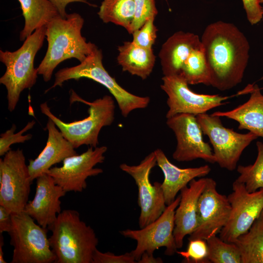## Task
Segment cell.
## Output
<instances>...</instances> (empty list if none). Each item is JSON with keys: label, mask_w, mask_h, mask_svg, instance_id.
Masks as SVG:
<instances>
[{"label": "cell", "mask_w": 263, "mask_h": 263, "mask_svg": "<svg viewBox=\"0 0 263 263\" xmlns=\"http://www.w3.org/2000/svg\"><path fill=\"white\" fill-rule=\"evenodd\" d=\"M201 41L209 85L224 91L240 83L249 58L250 45L244 33L232 23L217 21L206 27Z\"/></svg>", "instance_id": "1"}, {"label": "cell", "mask_w": 263, "mask_h": 263, "mask_svg": "<svg viewBox=\"0 0 263 263\" xmlns=\"http://www.w3.org/2000/svg\"><path fill=\"white\" fill-rule=\"evenodd\" d=\"M84 23L81 15L73 13L66 18L57 17L46 25L47 50L37 68L44 81L50 80L54 70L62 61L75 58L82 62L97 48L81 35Z\"/></svg>", "instance_id": "2"}, {"label": "cell", "mask_w": 263, "mask_h": 263, "mask_svg": "<svg viewBox=\"0 0 263 263\" xmlns=\"http://www.w3.org/2000/svg\"><path fill=\"white\" fill-rule=\"evenodd\" d=\"M48 230L52 232L49 239L55 263H92L98 240L78 211L62 210Z\"/></svg>", "instance_id": "3"}, {"label": "cell", "mask_w": 263, "mask_h": 263, "mask_svg": "<svg viewBox=\"0 0 263 263\" xmlns=\"http://www.w3.org/2000/svg\"><path fill=\"white\" fill-rule=\"evenodd\" d=\"M70 102L71 104L79 102L88 105L89 115L82 120L66 123L51 112L46 102L40 105V111L55 123L75 149L84 145L96 147L99 144L98 136L101 129L111 125L114 119L115 104L113 97L105 95L93 102H89L71 90Z\"/></svg>", "instance_id": "4"}, {"label": "cell", "mask_w": 263, "mask_h": 263, "mask_svg": "<svg viewBox=\"0 0 263 263\" xmlns=\"http://www.w3.org/2000/svg\"><path fill=\"white\" fill-rule=\"evenodd\" d=\"M46 31V26L36 29L15 51L0 50V60L6 66L0 83L7 90L8 109L10 112L15 109L21 92L36 83L38 72L34 67V60L43 45Z\"/></svg>", "instance_id": "5"}, {"label": "cell", "mask_w": 263, "mask_h": 263, "mask_svg": "<svg viewBox=\"0 0 263 263\" xmlns=\"http://www.w3.org/2000/svg\"><path fill=\"white\" fill-rule=\"evenodd\" d=\"M102 58L101 50L96 48L79 64L59 70L55 74L53 85L45 93L56 87L62 86L69 80L87 78L103 85L109 91L123 117H127L133 110L147 108L150 102V97L133 94L122 87L106 70Z\"/></svg>", "instance_id": "6"}, {"label": "cell", "mask_w": 263, "mask_h": 263, "mask_svg": "<svg viewBox=\"0 0 263 263\" xmlns=\"http://www.w3.org/2000/svg\"><path fill=\"white\" fill-rule=\"evenodd\" d=\"M12 225L8 233L13 247L11 263H52L56 256L44 228L24 211L12 213Z\"/></svg>", "instance_id": "7"}, {"label": "cell", "mask_w": 263, "mask_h": 263, "mask_svg": "<svg viewBox=\"0 0 263 263\" xmlns=\"http://www.w3.org/2000/svg\"><path fill=\"white\" fill-rule=\"evenodd\" d=\"M196 116L212 146L216 163L229 171L235 170L244 150L258 136L251 132L240 133L225 127L218 115L205 113Z\"/></svg>", "instance_id": "8"}, {"label": "cell", "mask_w": 263, "mask_h": 263, "mask_svg": "<svg viewBox=\"0 0 263 263\" xmlns=\"http://www.w3.org/2000/svg\"><path fill=\"white\" fill-rule=\"evenodd\" d=\"M32 183L22 150H10L0 158V205L12 213L23 211Z\"/></svg>", "instance_id": "9"}, {"label": "cell", "mask_w": 263, "mask_h": 263, "mask_svg": "<svg viewBox=\"0 0 263 263\" xmlns=\"http://www.w3.org/2000/svg\"><path fill=\"white\" fill-rule=\"evenodd\" d=\"M180 195L167 206L161 215L154 221L139 230L126 229L120 231L125 238L134 240L137 242L134 249L131 251L136 262L144 252L153 254L160 247L166 248L165 254L172 256L176 252L173 231L175 226L174 214L180 201Z\"/></svg>", "instance_id": "10"}, {"label": "cell", "mask_w": 263, "mask_h": 263, "mask_svg": "<svg viewBox=\"0 0 263 263\" xmlns=\"http://www.w3.org/2000/svg\"><path fill=\"white\" fill-rule=\"evenodd\" d=\"M157 165L154 151L151 152L137 165L126 163L120 169L134 179L138 188V204L140 207L138 224L140 228L157 219L165 210L167 205L161 188V183L150 180L151 169Z\"/></svg>", "instance_id": "11"}, {"label": "cell", "mask_w": 263, "mask_h": 263, "mask_svg": "<svg viewBox=\"0 0 263 263\" xmlns=\"http://www.w3.org/2000/svg\"><path fill=\"white\" fill-rule=\"evenodd\" d=\"M232 189L227 196L231 206L229 217L219 233V237L228 243H235L247 232L263 210V188L249 192L243 184L235 181Z\"/></svg>", "instance_id": "12"}, {"label": "cell", "mask_w": 263, "mask_h": 263, "mask_svg": "<svg viewBox=\"0 0 263 263\" xmlns=\"http://www.w3.org/2000/svg\"><path fill=\"white\" fill-rule=\"evenodd\" d=\"M107 150L106 146L90 147L81 154L65 158L61 167L51 168L47 172L55 183L66 192H82L87 187L86 180L103 172L95 168L98 164L103 163Z\"/></svg>", "instance_id": "13"}, {"label": "cell", "mask_w": 263, "mask_h": 263, "mask_svg": "<svg viewBox=\"0 0 263 263\" xmlns=\"http://www.w3.org/2000/svg\"><path fill=\"white\" fill-rule=\"evenodd\" d=\"M161 89L167 94L169 110L167 118L179 113L195 116L206 113L214 108L226 104L229 96L199 94L192 91L188 84L179 75L164 76Z\"/></svg>", "instance_id": "14"}, {"label": "cell", "mask_w": 263, "mask_h": 263, "mask_svg": "<svg viewBox=\"0 0 263 263\" xmlns=\"http://www.w3.org/2000/svg\"><path fill=\"white\" fill-rule=\"evenodd\" d=\"M167 119V125L177 140L172 154L175 160L186 162L201 159L211 164L216 163L212 149L203 140V132L195 115L179 113Z\"/></svg>", "instance_id": "15"}, {"label": "cell", "mask_w": 263, "mask_h": 263, "mask_svg": "<svg viewBox=\"0 0 263 263\" xmlns=\"http://www.w3.org/2000/svg\"><path fill=\"white\" fill-rule=\"evenodd\" d=\"M216 181L208 178L198 203V225L188 240L208 238L219 233L226 224L231 206L227 196L218 192Z\"/></svg>", "instance_id": "16"}, {"label": "cell", "mask_w": 263, "mask_h": 263, "mask_svg": "<svg viewBox=\"0 0 263 263\" xmlns=\"http://www.w3.org/2000/svg\"><path fill=\"white\" fill-rule=\"evenodd\" d=\"M36 179L35 196L32 200L28 202L23 211L38 225L48 229L62 211L60 198L66 192L47 173Z\"/></svg>", "instance_id": "17"}, {"label": "cell", "mask_w": 263, "mask_h": 263, "mask_svg": "<svg viewBox=\"0 0 263 263\" xmlns=\"http://www.w3.org/2000/svg\"><path fill=\"white\" fill-rule=\"evenodd\" d=\"M208 178L193 179L180 190V201L174 214L173 235L177 249L183 245L184 239L196 229L199 197L205 189Z\"/></svg>", "instance_id": "18"}, {"label": "cell", "mask_w": 263, "mask_h": 263, "mask_svg": "<svg viewBox=\"0 0 263 263\" xmlns=\"http://www.w3.org/2000/svg\"><path fill=\"white\" fill-rule=\"evenodd\" d=\"M56 127L49 118L46 124L48 135L46 146L36 159L29 160L28 167L32 182L46 173L53 165L77 154L72 144Z\"/></svg>", "instance_id": "19"}, {"label": "cell", "mask_w": 263, "mask_h": 263, "mask_svg": "<svg viewBox=\"0 0 263 263\" xmlns=\"http://www.w3.org/2000/svg\"><path fill=\"white\" fill-rule=\"evenodd\" d=\"M201 38L193 33L177 31L162 44L159 53L164 76L178 75L190 53L202 46Z\"/></svg>", "instance_id": "20"}, {"label": "cell", "mask_w": 263, "mask_h": 263, "mask_svg": "<svg viewBox=\"0 0 263 263\" xmlns=\"http://www.w3.org/2000/svg\"><path fill=\"white\" fill-rule=\"evenodd\" d=\"M153 151L157 165L164 175L161 188L167 206L174 201L179 191L188 186L191 181L196 178L205 177L211 171L208 165L195 168H179L169 161L161 149H157Z\"/></svg>", "instance_id": "21"}, {"label": "cell", "mask_w": 263, "mask_h": 263, "mask_svg": "<svg viewBox=\"0 0 263 263\" xmlns=\"http://www.w3.org/2000/svg\"><path fill=\"white\" fill-rule=\"evenodd\" d=\"M250 94L245 103L232 110L215 112L212 114L234 120L239 123V130H247L263 138V94L257 84H248L240 94Z\"/></svg>", "instance_id": "22"}, {"label": "cell", "mask_w": 263, "mask_h": 263, "mask_svg": "<svg viewBox=\"0 0 263 263\" xmlns=\"http://www.w3.org/2000/svg\"><path fill=\"white\" fill-rule=\"evenodd\" d=\"M117 61L123 71L144 80L151 73L156 56L152 48L139 46L132 41H126L118 47Z\"/></svg>", "instance_id": "23"}, {"label": "cell", "mask_w": 263, "mask_h": 263, "mask_svg": "<svg viewBox=\"0 0 263 263\" xmlns=\"http://www.w3.org/2000/svg\"><path fill=\"white\" fill-rule=\"evenodd\" d=\"M20 4L25 24L20 32L19 39L24 41L34 31L46 26L60 16L57 10L49 0H18Z\"/></svg>", "instance_id": "24"}, {"label": "cell", "mask_w": 263, "mask_h": 263, "mask_svg": "<svg viewBox=\"0 0 263 263\" xmlns=\"http://www.w3.org/2000/svg\"><path fill=\"white\" fill-rule=\"evenodd\" d=\"M241 263H263V210L249 230L236 239Z\"/></svg>", "instance_id": "25"}, {"label": "cell", "mask_w": 263, "mask_h": 263, "mask_svg": "<svg viewBox=\"0 0 263 263\" xmlns=\"http://www.w3.org/2000/svg\"><path fill=\"white\" fill-rule=\"evenodd\" d=\"M135 12L134 0H102L97 14L104 23H113L128 32Z\"/></svg>", "instance_id": "26"}, {"label": "cell", "mask_w": 263, "mask_h": 263, "mask_svg": "<svg viewBox=\"0 0 263 263\" xmlns=\"http://www.w3.org/2000/svg\"><path fill=\"white\" fill-rule=\"evenodd\" d=\"M178 75L183 77L188 84L209 85V72L202 45L190 53L184 61Z\"/></svg>", "instance_id": "27"}, {"label": "cell", "mask_w": 263, "mask_h": 263, "mask_svg": "<svg viewBox=\"0 0 263 263\" xmlns=\"http://www.w3.org/2000/svg\"><path fill=\"white\" fill-rule=\"evenodd\" d=\"M256 146L258 153L255 162L252 165L237 167L239 176L235 181L243 184L249 192L263 188V143L258 141Z\"/></svg>", "instance_id": "28"}, {"label": "cell", "mask_w": 263, "mask_h": 263, "mask_svg": "<svg viewBox=\"0 0 263 263\" xmlns=\"http://www.w3.org/2000/svg\"><path fill=\"white\" fill-rule=\"evenodd\" d=\"M208 259L212 263H241L239 249L235 243H228L214 235L206 240Z\"/></svg>", "instance_id": "29"}, {"label": "cell", "mask_w": 263, "mask_h": 263, "mask_svg": "<svg viewBox=\"0 0 263 263\" xmlns=\"http://www.w3.org/2000/svg\"><path fill=\"white\" fill-rule=\"evenodd\" d=\"M183 258L182 262L187 263H209L208 259V246L206 240H188L186 251H176Z\"/></svg>", "instance_id": "30"}, {"label": "cell", "mask_w": 263, "mask_h": 263, "mask_svg": "<svg viewBox=\"0 0 263 263\" xmlns=\"http://www.w3.org/2000/svg\"><path fill=\"white\" fill-rule=\"evenodd\" d=\"M36 122L34 120L29 122L27 125L19 132L15 133L16 126L13 124L12 127L0 134V155L3 156L9 151L10 146L14 144L23 143L30 140L32 137L31 134H23L33 128Z\"/></svg>", "instance_id": "31"}, {"label": "cell", "mask_w": 263, "mask_h": 263, "mask_svg": "<svg viewBox=\"0 0 263 263\" xmlns=\"http://www.w3.org/2000/svg\"><path fill=\"white\" fill-rule=\"evenodd\" d=\"M135 12L133 20L131 25L129 34L139 29L146 20L152 17H156L158 11L155 0H134Z\"/></svg>", "instance_id": "32"}, {"label": "cell", "mask_w": 263, "mask_h": 263, "mask_svg": "<svg viewBox=\"0 0 263 263\" xmlns=\"http://www.w3.org/2000/svg\"><path fill=\"white\" fill-rule=\"evenodd\" d=\"M155 17L145 21L138 29L132 33V41L136 45L145 48L151 49L157 38L158 29L154 23Z\"/></svg>", "instance_id": "33"}, {"label": "cell", "mask_w": 263, "mask_h": 263, "mask_svg": "<svg viewBox=\"0 0 263 263\" xmlns=\"http://www.w3.org/2000/svg\"><path fill=\"white\" fill-rule=\"evenodd\" d=\"M134 257L130 252L119 255L110 252H102L96 249L93 255L92 263H135Z\"/></svg>", "instance_id": "34"}, {"label": "cell", "mask_w": 263, "mask_h": 263, "mask_svg": "<svg viewBox=\"0 0 263 263\" xmlns=\"http://www.w3.org/2000/svg\"><path fill=\"white\" fill-rule=\"evenodd\" d=\"M247 19L252 25L262 20L263 12L260 0H242Z\"/></svg>", "instance_id": "35"}, {"label": "cell", "mask_w": 263, "mask_h": 263, "mask_svg": "<svg viewBox=\"0 0 263 263\" xmlns=\"http://www.w3.org/2000/svg\"><path fill=\"white\" fill-rule=\"evenodd\" d=\"M12 213L8 209L0 205V233H8L12 225Z\"/></svg>", "instance_id": "36"}, {"label": "cell", "mask_w": 263, "mask_h": 263, "mask_svg": "<svg viewBox=\"0 0 263 263\" xmlns=\"http://www.w3.org/2000/svg\"><path fill=\"white\" fill-rule=\"evenodd\" d=\"M57 10L60 16L63 18H66L67 14L66 12V7L70 3L80 2L86 3L90 6L94 5L88 2L86 0H49Z\"/></svg>", "instance_id": "37"}, {"label": "cell", "mask_w": 263, "mask_h": 263, "mask_svg": "<svg viewBox=\"0 0 263 263\" xmlns=\"http://www.w3.org/2000/svg\"><path fill=\"white\" fill-rule=\"evenodd\" d=\"M163 262L161 258H155L153 256V254H149L147 252H144L137 261L138 263H162Z\"/></svg>", "instance_id": "38"}, {"label": "cell", "mask_w": 263, "mask_h": 263, "mask_svg": "<svg viewBox=\"0 0 263 263\" xmlns=\"http://www.w3.org/2000/svg\"><path fill=\"white\" fill-rule=\"evenodd\" d=\"M4 245L3 237L2 233H0V263H6L3 258V246Z\"/></svg>", "instance_id": "39"}, {"label": "cell", "mask_w": 263, "mask_h": 263, "mask_svg": "<svg viewBox=\"0 0 263 263\" xmlns=\"http://www.w3.org/2000/svg\"><path fill=\"white\" fill-rule=\"evenodd\" d=\"M260 2L261 5L262 12H263V19L262 20H263V0H260Z\"/></svg>", "instance_id": "40"}, {"label": "cell", "mask_w": 263, "mask_h": 263, "mask_svg": "<svg viewBox=\"0 0 263 263\" xmlns=\"http://www.w3.org/2000/svg\"><path fill=\"white\" fill-rule=\"evenodd\" d=\"M165 0L167 1V0Z\"/></svg>", "instance_id": "41"}]
</instances>
